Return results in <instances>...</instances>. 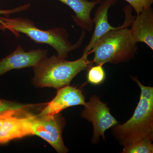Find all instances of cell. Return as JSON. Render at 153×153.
<instances>
[{
    "mask_svg": "<svg viewBox=\"0 0 153 153\" xmlns=\"http://www.w3.org/2000/svg\"><path fill=\"white\" fill-rule=\"evenodd\" d=\"M124 11L126 18L123 25L102 36L94 46L91 52V54H94L92 63L102 65L108 63H126L135 56L137 43L128 28L134 17L132 15L130 6L126 7Z\"/></svg>",
    "mask_w": 153,
    "mask_h": 153,
    "instance_id": "6da1fadb",
    "label": "cell"
},
{
    "mask_svg": "<svg viewBox=\"0 0 153 153\" xmlns=\"http://www.w3.org/2000/svg\"><path fill=\"white\" fill-rule=\"evenodd\" d=\"M1 19L4 24L0 25V30H10L17 37H19V33H23L36 43L48 44L61 58H66L68 53L79 48L85 38V31L82 30L79 40L72 44L68 40V32L64 28L54 27L43 30L37 27L33 21L28 18L1 16Z\"/></svg>",
    "mask_w": 153,
    "mask_h": 153,
    "instance_id": "7a4b0ae2",
    "label": "cell"
},
{
    "mask_svg": "<svg viewBox=\"0 0 153 153\" xmlns=\"http://www.w3.org/2000/svg\"><path fill=\"white\" fill-rule=\"evenodd\" d=\"M141 90L140 100L131 118L123 124L112 127V133L122 146L145 138H153V88L143 85L132 76Z\"/></svg>",
    "mask_w": 153,
    "mask_h": 153,
    "instance_id": "3957f363",
    "label": "cell"
},
{
    "mask_svg": "<svg viewBox=\"0 0 153 153\" xmlns=\"http://www.w3.org/2000/svg\"><path fill=\"white\" fill-rule=\"evenodd\" d=\"M88 57L82 55L71 61L55 55L47 56L33 67L32 82L36 87L53 88L57 90L69 85L76 75L91 66L92 62Z\"/></svg>",
    "mask_w": 153,
    "mask_h": 153,
    "instance_id": "277c9868",
    "label": "cell"
},
{
    "mask_svg": "<svg viewBox=\"0 0 153 153\" xmlns=\"http://www.w3.org/2000/svg\"><path fill=\"white\" fill-rule=\"evenodd\" d=\"M33 135L40 137L49 143L59 153L68 152L62 137L66 122L61 115L32 116Z\"/></svg>",
    "mask_w": 153,
    "mask_h": 153,
    "instance_id": "5b68a950",
    "label": "cell"
},
{
    "mask_svg": "<svg viewBox=\"0 0 153 153\" xmlns=\"http://www.w3.org/2000/svg\"><path fill=\"white\" fill-rule=\"evenodd\" d=\"M108 104L102 102L99 97L93 95L84 105L81 116L92 122L94 133L92 142L97 143L100 136L105 140V131L118 123L110 112Z\"/></svg>",
    "mask_w": 153,
    "mask_h": 153,
    "instance_id": "8992f818",
    "label": "cell"
},
{
    "mask_svg": "<svg viewBox=\"0 0 153 153\" xmlns=\"http://www.w3.org/2000/svg\"><path fill=\"white\" fill-rule=\"evenodd\" d=\"M48 50L38 48L26 51L19 45L15 50L0 60V76L16 69L34 67L47 57Z\"/></svg>",
    "mask_w": 153,
    "mask_h": 153,
    "instance_id": "52a82bcc",
    "label": "cell"
},
{
    "mask_svg": "<svg viewBox=\"0 0 153 153\" xmlns=\"http://www.w3.org/2000/svg\"><path fill=\"white\" fill-rule=\"evenodd\" d=\"M85 98L82 91L69 85L57 90L55 98L47 103L46 106L38 115H54L63 109L75 105H85Z\"/></svg>",
    "mask_w": 153,
    "mask_h": 153,
    "instance_id": "ba28073f",
    "label": "cell"
},
{
    "mask_svg": "<svg viewBox=\"0 0 153 153\" xmlns=\"http://www.w3.org/2000/svg\"><path fill=\"white\" fill-rule=\"evenodd\" d=\"M17 115L6 119L0 127V144L33 135L32 114H27L24 117H19Z\"/></svg>",
    "mask_w": 153,
    "mask_h": 153,
    "instance_id": "9c48e42d",
    "label": "cell"
},
{
    "mask_svg": "<svg viewBox=\"0 0 153 153\" xmlns=\"http://www.w3.org/2000/svg\"><path fill=\"white\" fill-rule=\"evenodd\" d=\"M117 2V0H101L100 4L96 10L93 19L94 29L89 43L83 50L82 55L88 56L92 48L100 38L111 30L120 27H112L108 21V12L111 7Z\"/></svg>",
    "mask_w": 153,
    "mask_h": 153,
    "instance_id": "30bf717a",
    "label": "cell"
},
{
    "mask_svg": "<svg viewBox=\"0 0 153 153\" xmlns=\"http://www.w3.org/2000/svg\"><path fill=\"white\" fill-rule=\"evenodd\" d=\"M130 29L136 43H144L153 50V10L145 9L134 17Z\"/></svg>",
    "mask_w": 153,
    "mask_h": 153,
    "instance_id": "8fae6325",
    "label": "cell"
},
{
    "mask_svg": "<svg viewBox=\"0 0 153 153\" xmlns=\"http://www.w3.org/2000/svg\"><path fill=\"white\" fill-rule=\"evenodd\" d=\"M68 6L75 15L72 16V20L76 25L89 32L93 30L94 22L91 17V11L101 0L89 1L88 0H58Z\"/></svg>",
    "mask_w": 153,
    "mask_h": 153,
    "instance_id": "7c38bea8",
    "label": "cell"
},
{
    "mask_svg": "<svg viewBox=\"0 0 153 153\" xmlns=\"http://www.w3.org/2000/svg\"><path fill=\"white\" fill-rule=\"evenodd\" d=\"M153 139H143L124 146L123 153H152Z\"/></svg>",
    "mask_w": 153,
    "mask_h": 153,
    "instance_id": "4fadbf2b",
    "label": "cell"
},
{
    "mask_svg": "<svg viewBox=\"0 0 153 153\" xmlns=\"http://www.w3.org/2000/svg\"><path fill=\"white\" fill-rule=\"evenodd\" d=\"M88 69L87 78L90 84L97 85L104 82L106 78V74L103 65L96 64V66H90Z\"/></svg>",
    "mask_w": 153,
    "mask_h": 153,
    "instance_id": "5bb4252c",
    "label": "cell"
},
{
    "mask_svg": "<svg viewBox=\"0 0 153 153\" xmlns=\"http://www.w3.org/2000/svg\"><path fill=\"white\" fill-rule=\"evenodd\" d=\"M33 105L21 104L0 98V114H3L11 111L19 110L25 111L26 109L33 106Z\"/></svg>",
    "mask_w": 153,
    "mask_h": 153,
    "instance_id": "9a60e30c",
    "label": "cell"
},
{
    "mask_svg": "<svg viewBox=\"0 0 153 153\" xmlns=\"http://www.w3.org/2000/svg\"><path fill=\"white\" fill-rule=\"evenodd\" d=\"M134 10L137 14L140 13L145 9L150 7L153 3V0H124Z\"/></svg>",
    "mask_w": 153,
    "mask_h": 153,
    "instance_id": "2e32d148",
    "label": "cell"
},
{
    "mask_svg": "<svg viewBox=\"0 0 153 153\" xmlns=\"http://www.w3.org/2000/svg\"><path fill=\"white\" fill-rule=\"evenodd\" d=\"M30 6L31 4H27L14 9H10V10H0V25H3L4 24V22L1 20V16L9 17L11 14L27 10L30 7Z\"/></svg>",
    "mask_w": 153,
    "mask_h": 153,
    "instance_id": "e0dca14e",
    "label": "cell"
},
{
    "mask_svg": "<svg viewBox=\"0 0 153 153\" xmlns=\"http://www.w3.org/2000/svg\"><path fill=\"white\" fill-rule=\"evenodd\" d=\"M18 113H19L18 111H9V112L4 114H0V127L2 125L4 121L6 119L10 117L16 115L18 114Z\"/></svg>",
    "mask_w": 153,
    "mask_h": 153,
    "instance_id": "ac0fdd59",
    "label": "cell"
}]
</instances>
